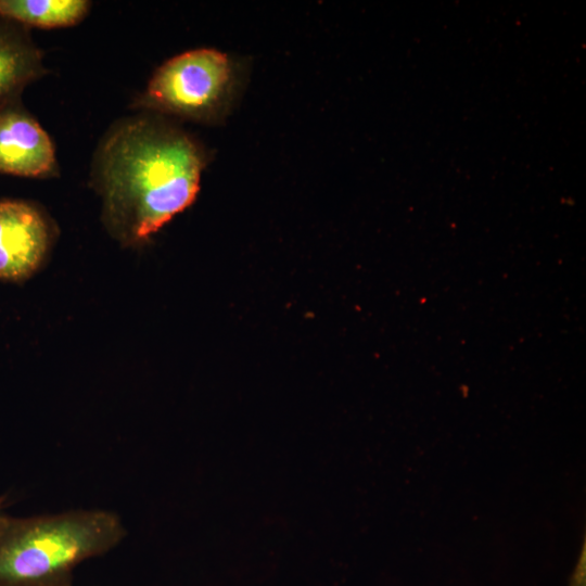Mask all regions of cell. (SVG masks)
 Returning <instances> with one entry per match:
<instances>
[{
    "label": "cell",
    "instance_id": "8992f818",
    "mask_svg": "<svg viewBox=\"0 0 586 586\" xmlns=\"http://www.w3.org/2000/svg\"><path fill=\"white\" fill-rule=\"evenodd\" d=\"M46 74L42 51L28 28L0 18V107L20 101L24 89Z\"/></svg>",
    "mask_w": 586,
    "mask_h": 586
},
{
    "label": "cell",
    "instance_id": "3957f363",
    "mask_svg": "<svg viewBox=\"0 0 586 586\" xmlns=\"http://www.w3.org/2000/svg\"><path fill=\"white\" fill-rule=\"evenodd\" d=\"M237 86L231 58L215 49H194L162 64L137 103L161 114L213 124L227 114Z\"/></svg>",
    "mask_w": 586,
    "mask_h": 586
},
{
    "label": "cell",
    "instance_id": "277c9868",
    "mask_svg": "<svg viewBox=\"0 0 586 586\" xmlns=\"http://www.w3.org/2000/svg\"><path fill=\"white\" fill-rule=\"evenodd\" d=\"M50 243L44 216L20 200L0 201V279L21 281L41 264Z\"/></svg>",
    "mask_w": 586,
    "mask_h": 586
},
{
    "label": "cell",
    "instance_id": "7a4b0ae2",
    "mask_svg": "<svg viewBox=\"0 0 586 586\" xmlns=\"http://www.w3.org/2000/svg\"><path fill=\"white\" fill-rule=\"evenodd\" d=\"M126 535L105 510L9 517L0 530V586H72L73 571Z\"/></svg>",
    "mask_w": 586,
    "mask_h": 586
},
{
    "label": "cell",
    "instance_id": "9c48e42d",
    "mask_svg": "<svg viewBox=\"0 0 586 586\" xmlns=\"http://www.w3.org/2000/svg\"><path fill=\"white\" fill-rule=\"evenodd\" d=\"M3 505H4V498L3 497H0V530L3 527V525L5 524L9 515H7L4 512H3Z\"/></svg>",
    "mask_w": 586,
    "mask_h": 586
},
{
    "label": "cell",
    "instance_id": "ba28073f",
    "mask_svg": "<svg viewBox=\"0 0 586 586\" xmlns=\"http://www.w3.org/2000/svg\"><path fill=\"white\" fill-rule=\"evenodd\" d=\"M585 584V556L583 553L582 561L579 562L576 573L573 578V586H584Z\"/></svg>",
    "mask_w": 586,
    "mask_h": 586
},
{
    "label": "cell",
    "instance_id": "6da1fadb",
    "mask_svg": "<svg viewBox=\"0 0 586 586\" xmlns=\"http://www.w3.org/2000/svg\"><path fill=\"white\" fill-rule=\"evenodd\" d=\"M204 166V152L179 128L144 116L119 124L94 163L111 228L126 241L156 232L194 201Z\"/></svg>",
    "mask_w": 586,
    "mask_h": 586
},
{
    "label": "cell",
    "instance_id": "5b68a950",
    "mask_svg": "<svg viewBox=\"0 0 586 586\" xmlns=\"http://www.w3.org/2000/svg\"><path fill=\"white\" fill-rule=\"evenodd\" d=\"M58 169L49 135L22 106L21 100L0 107V173L46 178Z\"/></svg>",
    "mask_w": 586,
    "mask_h": 586
},
{
    "label": "cell",
    "instance_id": "52a82bcc",
    "mask_svg": "<svg viewBox=\"0 0 586 586\" xmlns=\"http://www.w3.org/2000/svg\"><path fill=\"white\" fill-rule=\"evenodd\" d=\"M89 8L86 0H0V18L27 28L68 27L81 22Z\"/></svg>",
    "mask_w": 586,
    "mask_h": 586
}]
</instances>
